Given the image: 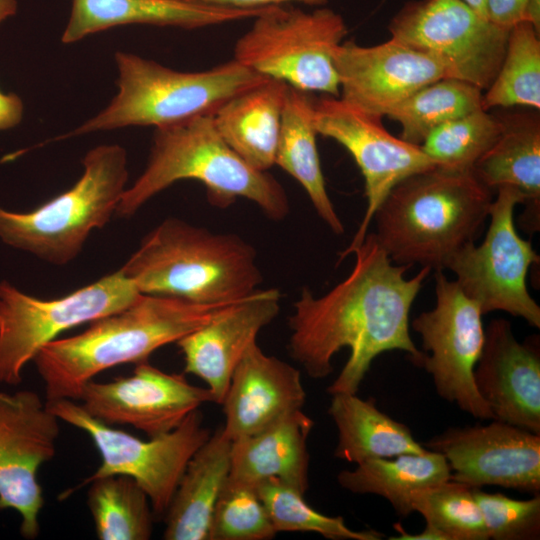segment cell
<instances>
[{
    "instance_id": "3",
    "label": "cell",
    "mask_w": 540,
    "mask_h": 540,
    "mask_svg": "<svg viewBox=\"0 0 540 540\" xmlns=\"http://www.w3.org/2000/svg\"><path fill=\"white\" fill-rule=\"evenodd\" d=\"M492 201L473 171L435 166L391 189L374 213V234L393 263L443 271L475 241Z\"/></svg>"
},
{
    "instance_id": "25",
    "label": "cell",
    "mask_w": 540,
    "mask_h": 540,
    "mask_svg": "<svg viewBox=\"0 0 540 540\" xmlns=\"http://www.w3.org/2000/svg\"><path fill=\"white\" fill-rule=\"evenodd\" d=\"M232 441L217 429L189 460L164 514L166 540H209L212 515L231 464Z\"/></svg>"
},
{
    "instance_id": "28",
    "label": "cell",
    "mask_w": 540,
    "mask_h": 540,
    "mask_svg": "<svg viewBox=\"0 0 540 540\" xmlns=\"http://www.w3.org/2000/svg\"><path fill=\"white\" fill-rule=\"evenodd\" d=\"M328 414L338 431L336 458L360 464L426 451L410 429L380 411L373 398L364 400L356 393L332 394Z\"/></svg>"
},
{
    "instance_id": "11",
    "label": "cell",
    "mask_w": 540,
    "mask_h": 540,
    "mask_svg": "<svg viewBox=\"0 0 540 540\" xmlns=\"http://www.w3.org/2000/svg\"><path fill=\"white\" fill-rule=\"evenodd\" d=\"M524 201L519 190L498 188L483 241L461 248L446 269L455 274L461 290L479 305L483 315L504 311L540 328V307L527 288L529 268L540 257L531 241L520 237L514 222L515 207Z\"/></svg>"
},
{
    "instance_id": "31",
    "label": "cell",
    "mask_w": 540,
    "mask_h": 540,
    "mask_svg": "<svg viewBox=\"0 0 540 540\" xmlns=\"http://www.w3.org/2000/svg\"><path fill=\"white\" fill-rule=\"evenodd\" d=\"M482 90L454 78L436 80L403 100L388 115L401 126L400 138L421 145L436 128L482 108Z\"/></svg>"
},
{
    "instance_id": "2",
    "label": "cell",
    "mask_w": 540,
    "mask_h": 540,
    "mask_svg": "<svg viewBox=\"0 0 540 540\" xmlns=\"http://www.w3.org/2000/svg\"><path fill=\"white\" fill-rule=\"evenodd\" d=\"M236 302L199 304L141 294L129 306L90 322L83 332L57 338L38 351L33 362L46 401L79 400L82 388L97 374L148 361L157 349L176 343Z\"/></svg>"
},
{
    "instance_id": "19",
    "label": "cell",
    "mask_w": 540,
    "mask_h": 540,
    "mask_svg": "<svg viewBox=\"0 0 540 540\" xmlns=\"http://www.w3.org/2000/svg\"><path fill=\"white\" fill-rule=\"evenodd\" d=\"M473 376L494 419L540 434L538 343H520L508 320H491Z\"/></svg>"
},
{
    "instance_id": "29",
    "label": "cell",
    "mask_w": 540,
    "mask_h": 540,
    "mask_svg": "<svg viewBox=\"0 0 540 540\" xmlns=\"http://www.w3.org/2000/svg\"><path fill=\"white\" fill-rule=\"evenodd\" d=\"M449 479L451 470L445 457L428 449L419 454L370 459L337 475L342 488L356 494L381 496L401 516L413 512L410 498L414 490Z\"/></svg>"
},
{
    "instance_id": "10",
    "label": "cell",
    "mask_w": 540,
    "mask_h": 540,
    "mask_svg": "<svg viewBox=\"0 0 540 540\" xmlns=\"http://www.w3.org/2000/svg\"><path fill=\"white\" fill-rule=\"evenodd\" d=\"M141 293L119 269L56 299L30 296L0 282V384L17 386L25 365L57 336L117 312Z\"/></svg>"
},
{
    "instance_id": "13",
    "label": "cell",
    "mask_w": 540,
    "mask_h": 540,
    "mask_svg": "<svg viewBox=\"0 0 540 540\" xmlns=\"http://www.w3.org/2000/svg\"><path fill=\"white\" fill-rule=\"evenodd\" d=\"M435 282V307L412 321L422 341L419 366L431 375L441 398L475 418L492 420L473 376L485 338L481 309L443 271H435Z\"/></svg>"
},
{
    "instance_id": "16",
    "label": "cell",
    "mask_w": 540,
    "mask_h": 540,
    "mask_svg": "<svg viewBox=\"0 0 540 540\" xmlns=\"http://www.w3.org/2000/svg\"><path fill=\"white\" fill-rule=\"evenodd\" d=\"M423 447L443 455L451 479L472 488L540 491V434L492 419L486 425L449 428Z\"/></svg>"
},
{
    "instance_id": "1",
    "label": "cell",
    "mask_w": 540,
    "mask_h": 540,
    "mask_svg": "<svg viewBox=\"0 0 540 540\" xmlns=\"http://www.w3.org/2000/svg\"><path fill=\"white\" fill-rule=\"evenodd\" d=\"M350 254L349 275L325 295L315 297L304 287L289 317L288 350L314 379L333 371L332 358L342 348L350 356L327 392L357 393L372 361L381 353L401 350L419 366L422 351L409 333L411 306L432 271L422 269L412 278V266L393 264L374 232Z\"/></svg>"
},
{
    "instance_id": "24",
    "label": "cell",
    "mask_w": 540,
    "mask_h": 540,
    "mask_svg": "<svg viewBox=\"0 0 540 540\" xmlns=\"http://www.w3.org/2000/svg\"><path fill=\"white\" fill-rule=\"evenodd\" d=\"M313 420L302 410L232 441L229 477L254 486L276 480L302 494L309 488L307 439Z\"/></svg>"
},
{
    "instance_id": "33",
    "label": "cell",
    "mask_w": 540,
    "mask_h": 540,
    "mask_svg": "<svg viewBox=\"0 0 540 540\" xmlns=\"http://www.w3.org/2000/svg\"><path fill=\"white\" fill-rule=\"evenodd\" d=\"M501 128L498 115L479 109L436 128L420 147L438 167L473 171L475 163L499 137Z\"/></svg>"
},
{
    "instance_id": "23",
    "label": "cell",
    "mask_w": 540,
    "mask_h": 540,
    "mask_svg": "<svg viewBox=\"0 0 540 540\" xmlns=\"http://www.w3.org/2000/svg\"><path fill=\"white\" fill-rule=\"evenodd\" d=\"M501 133L475 163L473 173L492 191L513 187L525 198L522 229H540V118L536 110L498 115Z\"/></svg>"
},
{
    "instance_id": "43",
    "label": "cell",
    "mask_w": 540,
    "mask_h": 540,
    "mask_svg": "<svg viewBox=\"0 0 540 540\" xmlns=\"http://www.w3.org/2000/svg\"><path fill=\"white\" fill-rule=\"evenodd\" d=\"M17 11L16 0H0V24Z\"/></svg>"
},
{
    "instance_id": "20",
    "label": "cell",
    "mask_w": 540,
    "mask_h": 540,
    "mask_svg": "<svg viewBox=\"0 0 540 540\" xmlns=\"http://www.w3.org/2000/svg\"><path fill=\"white\" fill-rule=\"evenodd\" d=\"M280 298L277 289H258L176 342L184 358L185 373L207 384L213 402L222 403L247 349L278 315Z\"/></svg>"
},
{
    "instance_id": "39",
    "label": "cell",
    "mask_w": 540,
    "mask_h": 540,
    "mask_svg": "<svg viewBox=\"0 0 540 540\" xmlns=\"http://www.w3.org/2000/svg\"><path fill=\"white\" fill-rule=\"evenodd\" d=\"M196 3L241 9V10H258L272 6L288 5L290 3H302L305 5L322 7L329 0H189Z\"/></svg>"
},
{
    "instance_id": "5",
    "label": "cell",
    "mask_w": 540,
    "mask_h": 540,
    "mask_svg": "<svg viewBox=\"0 0 540 540\" xmlns=\"http://www.w3.org/2000/svg\"><path fill=\"white\" fill-rule=\"evenodd\" d=\"M184 179L201 182L216 207L244 198L274 221L290 212L287 193L277 179L241 159L219 135L212 114H203L156 128L148 163L126 188L115 215L132 217L153 196Z\"/></svg>"
},
{
    "instance_id": "6",
    "label": "cell",
    "mask_w": 540,
    "mask_h": 540,
    "mask_svg": "<svg viewBox=\"0 0 540 540\" xmlns=\"http://www.w3.org/2000/svg\"><path fill=\"white\" fill-rule=\"evenodd\" d=\"M118 94L72 136L126 126H169L213 114L233 96L269 79L234 58L199 72H181L135 54L116 52Z\"/></svg>"
},
{
    "instance_id": "4",
    "label": "cell",
    "mask_w": 540,
    "mask_h": 540,
    "mask_svg": "<svg viewBox=\"0 0 540 540\" xmlns=\"http://www.w3.org/2000/svg\"><path fill=\"white\" fill-rule=\"evenodd\" d=\"M120 270L141 294L199 304L242 300L263 281L253 245L174 217L152 229Z\"/></svg>"
},
{
    "instance_id": "36",
    "label": "cell",
    "mask_w": 540,
    "mask_h": 540,
    "mask_svg": "<svg viewBox=\"0 0 540 540\" xmlns=\"http://www.w3.org/2000/svg\"><path fill=\"white\" fill-rule=\"evenodd\" d=\"M276 534L257 487L228 477L214 508L209 540H269Z\"/></svg>"
},
{
    "instance_id": "14",
    "label": "cell",
    "mask_w": 540,
    "mask_h": 540,
    "mask_svg": "<svg viewBox=\"0 0 540 540\" xmlns=\"http://www.w3.org/2000/svg\"><path fill=\"white\" fill-rule=\"evenodd\" d=\"M381 120L338 97L313 100L317 134L335 140L351 154L365 183L366 211L352 241L339 253L340 261L363 242L374 213L395 185L436 166L419 145L393 136Z\"/></svg>"
},
{
    "instance_id": "34",
    "label": "cell",
    "mask_w": 540,
    "mask_h": 540,
    "mask_svg": "<svg viewBox=\"0 0 540 540\" xmlns=\"http://www.w3.org/2000/svg\"><path fill=\"white\" fill-rule=\"evenodd\" d=\"M413 512L442 532L447 540H488L473 488L452 479L414 490Z\"/></svg>"
},
{
    "instance_id": "18",
    "label": "cell",
    "mask_w": 540,
    "mask_h": 540,
    "mask_svg": "<svg viewBox=\"0 0 540 540\" xmlns=\"http://www.w3.org/2000/svg\"><path fill=\"white\" fill-rule=\"evenodd\" d=\"M333 60L340 98L380 118L420 88L445 78L433 56L393 39L374 46L344 41Z\"/></svg>"
},
{
    "instance_id": "22",
    "label": "cell",
    "mask_w": 540,
    "mask_h": 540,
    "mask_svg": "<svg viewBox=\"0 0 540 540\" xmlns=\"http://www.w3.org/2000/svg\"><path fill=\"white\" fill-rule=\"evenodd\" d=\"M264 9L241 10L189 0H73L61 41L70 44L89 34L125 24L195 29L252 19Z\"/></svg>"
},
{
    "instance_id": "41",
    "label": "cell",
    "mask_w": 540,
    "mask_h": 540,
    "mask_svg": "<svg viewBox=\"0 0 540 540\" xmlns=\"http://www.w3.org/2000/svg\"><path fill=\"white\" fill-rule=\"evenodd\" d=\"M394 528L398 536L390 537L391 540H447L442 532L429 524H426L423 531L416 534L407 533L400 523L394 524Z\"/></svg>"
},
{
    "instance_id": "12",
    "label": "cell",
    "mask_w": 540,
    "mask_h": 540,
    "mask_svg": "<svg viewBox=\"0 0 540 540\" xmlns=\"http://www.w3.org/2000/svg\"><path fill=\"white\" fill-rule=\"evenodd\" d=\"M390 39L433 56L445 78L487 90L502 63L509 28L478 14L463 0L406 2L388 25Z\"/></svg>"
},
{
    "instance_id": "26",
    "label": "cell",
    "mask_w": 540,
    "mask_h": 540,
    "mask_svg": "<svg viewBox=\"0 0 540 540\" xmlns=\"http://www.w3.org/2000/svg\"><path fill=\"white\" fill-rule=\"evenodd\" d=\"M287 88L269 78L228 99L212 114L225 143L257 170L268 171L275 165Z\"/></svg>"
},
{
    "instance_id": "44",
    "label": "cell",
    "mask_w": 540,
    "mask_h": 540,
    "mask_svg": "<svg viewBox=\"0 0 540 540\" xmlns=\"http://www.w3.org/2000/svg\"><path fill=\"white\" fill-rule=\"evenodd\" d=\"M466 4H468L472 9H474L478 14L481 16L486 17V8H485V1L486 0H463Z\"/></svg>"
},
{
    "instance_id": "32",
    "label": "cell",
    "mask_w": 540,
    "mask_h": 540,
    "mask_svg": "<svg viewBox=\"0 0 540 540\" xmlns=\"http://www.w3.org/2000/svg\"><path fill=\"white\" fill-rule=\"evenodd\" d=\"M483 93L482 108L540 109V33L527 21L511 27L495 79Z\"/></svg>"
},
{
    "instance_id": "15",
    "label": "cell",
    "mask_w": 540,
    "mask_h": 540,
    "mask_svg": "<svg viewBox=\"0 0 540 540\" xmlns=\"http://www.w3.org/2000/svg\"><path fill=\"white\" fill-rule=\"evenodd\" d=\"M59 424L35 391L0 392V510L20 515L29 540L39 535L44 506L38 471L55 456Z\"/></svg>"
},
{
    "instance_id": "8",
    "label": "cell",
    "mask_w": 540,
    "mask_h": 540,
    "mask_svg": "<svg viewBox=\"0 0 540 540\" xmlns=\"http://www.w3.org/2000/svg\"><path fill=\"white\" fill-rule=\"evenodd\" d=\"M236 42L234 59L267 78L307 93L339 97L334 52L348 28L325 6L304 11L288 5L265 8Z\"/></svg>"
},
{
    "instance_id": "38",
    "label": "cell",
    "mask_w": 540,
    "mask_h": 540,
    "mask_svg": "<svg viewBox=\"0 0 540 540\" xmlns=\"http://www.w3.org/2000/svg\"><path fill=\"white\" fill-rule=\"evenodd\" d=\"M528 0H486V17L492 23L511 29L523 21Z\"/></svg>"
},
{
    "instance_id": "17",
    "label": "cell",
    "mask_w": 540,
    "mask_h": 540,
    "mask_svg": "<svg viewBox=\"0 0 540 540\" xmlns=\"http://www.w3.org/2000/svg\"><path fill=\"white\" fill-rule=\"evenodd\" d=\"M84 410L108 425H130L149 437L172 431L202 404L213 402L208 388L148 361L109 382L89 381L79 397Z\"/></svg>"
},
{
    "instance_id": "9",
    "label": "cell",
    "mask_w": 540,
    "mask_h": 540,
    "mask_svg": "<svg viewBox=\"0 0 540 540\" xmlns=\"http://www.w3.org/2000/svg\"><path fill=\"white\" fill-rule=\"evenodd\" d=\"M46 404L60 421L87 433L101 457L77 488L105 476H128L147 494L155 516H164L189 460L211 435L198 409L172 431L143 440L97 420L74 400Z\"/></svg>"
},
{
    "instance_id": "30",
    "label": "cell",
    "mask_w": 540,
    "mask_h": 540,
    "mask_svg": "<svg viewBox=\"0 0 540 540\" xmlns=\"http://www.w3.org/2000/svg\"><path fill=\"white\" fill-rule=\"evenodd\" d=\"M87 504L100 540L151 538L154 513L144 490L132 478L110 475L88 483Z\"/></svg>"
},
{
    "instance_id": "21",
    "label": "cell",
    "mask_w": 540,
    "mask_h": 540,
    "mask_svg": "<svg viewBox=\"0 0 540 540\" xmlns=\"http://www.w3.org/2000/svg\"><path fill=\"white\" fill-rule=\"evenodd\" d=\"M305 400L300 371L254 342L235 368L221 403L222 429L231 441L253 435L302 410Z\"/></svg>"
},
{
    "instance_id": "7",
    "label": "cell",
    "mask_w": 540,
    "mask_h": 540,
    "mask_svg": "<svg viewBox=\"0 0 540 540\" xmlns=\"http://www.w3.org/2000/svg\"><path fill=\"white\" fill-rule=\"evenodd\" d=\"M83 173L68 190L29 212L0 206V239L54 265L74 260L95 229L115 215L128 180L126 150L100 145L82 159Z\"/></svg>"
},
{
    "instance_id": "40",
    "label": "cell",
    "mask_w": 540,
    "mask_h": 540,
    "mask_svg": "<svg viewBox=\"0 0 540 540\" xmlns=\"http://www.w3.org/2000/svg\"><path fill=\"white\" fill-rule=\"evenodd\" d=\"M23 116V103L15 93H3L0 90V130H7L18 125Z\"/></svg>"
},
{
    "instance_id": "42",
    "label": "cell",
    "mask_w": 540,
    "mask_h": 540,
    "mask_svg": "<svg viewBox=\"0 0 540 540\" xmlns=\"http://www.w3.org/2000/svg\"><path fill=\"white\" fill-rule=\"evenodd\" d=\"M523 21L530 23L540 33V0H528Z\"/></svg>"
},
{
    "instance_id": "35",
    "label": "cell",
    "mask_w": 540,
    "mask_h": 540,
    "mask_svg": "<svg viewBox=\"0 0 540 540\" xmlns=\"http://www.w3.org/2000/svg\"><path fill=\"white\" fill-rule=\"evenodd\" d=\"M276 532H314L332 540H379L378 531L353 530L342 517L328 516L313 509L304 494L276 480L264 481L257 486Z\"/></svg>"
},
{
    "instance_id": "27",
    "label": "cell",
    "mask_w": 540,
    "mask_h": 540,
    "mask_svg": "<svg viewBox=\"0 0 540 540\" xmlns=\"http://www.w3.org/2000/svg\"><path fill=\"white\" fill-rule=\"evenodd\" d=\"M310 93L288 86L282 111L275 165L293 177L307 193L316 213L335 234L344 232L327 192L316 144Z\"/></svg>"
},
{
    "instance_id": "37",
    "label": "cell",
    "mask_w": 540,
    "mask_h": 540,
    "mask_svg": "<svg viewBox=\"0 0 540 540\" xmlns=\"http://www.w3.org/2000/svg\"><path fill=\"white\" fill-rule=\"evenodd\" d=\"M489 539L535 540L540 536V496L517 500L473 488Z\"/></svg>"
}]
</instances>
